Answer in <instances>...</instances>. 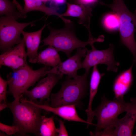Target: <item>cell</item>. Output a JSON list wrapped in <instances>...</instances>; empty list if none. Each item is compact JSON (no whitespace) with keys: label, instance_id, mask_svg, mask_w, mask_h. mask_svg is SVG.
I'll list each match as a JSON object with an SVG mask.
<instances>
[{"label":"cell","instance_id":"20","mask_svg":"<svg viewBox=\"0 0 136 136\" xmlns=\"http://www.w3.org/2000/svg\"><path fill=\"white\" fill-rule=\"evenodd\" d=\"M58 128H56L54 121V116L50 117L42 116L39 128V136H58Z\"/></svg>","mask_w":136,"mask_h":136},{"label":"cell","instance_id":"15","mask_svg":"<svg viewBox=\"0 0 136 136\" xmlns=\"http://www.w3.org/2000/svg\"><path fill=\"white\" fill-rule=\"evenodd\" d=\"M46 26L45 24L40 29L34 32L22 31L23 38L27 49L26 52L28 61L30 63H37L38 51L41 42L42 32Z\"/></svg>","mask_w":136,"mask_h":136},{"label":"cell","instance_id":"28","mask_svg":"<svg viewBox=\"0 0 136 136\" xmlns=\"http://www.w3.org/2000/svg\"><path fill=\"white\" fill-rule=\"evenodd\" d=\"M57 5H61L64 4L66 2L65 0H51Z\"/></svg>","mask_w":136,"mask_h":136},{"label":"cell","instance_id":"23","mask_svg":"<svg viewBox=\"0 0 136 136\" xmlns=\"http://www.w3.org/2000/svg\"><path fill=\"white\" fill-rule=\"evenodd\" d=\"M8 85L7 80L4 79L0 76V103H6L7 93V87Z\"/></svg>","mask_w":136,"mask_h":136},{"label":"cell","instance_id":"19","mask_svg":"<svg viewBox=\"0 0 136 136\" xmlns=\"http://www.w3.org/2000/svg\"><path fill=\"white\" fill-rule=\"evenodd\" d=\"M58 52L53 47L49 46L38 53L37 63L53 67H55L62 62Z\"/></svg>","mask_w":136,"mask_h":136},{"label":"cell","instance_id":"14","mask_svg":"<svg viewBox=\"0 0 136 136\" xmlns=\"http://www.w3.org/2000/svg\"><path fill=\"white\" fill-rule=\"evenodd\" d=\"M132 64L117 76L113 82V89L115 98L123 97L130 89L133 83Z\"/></svg>","mask_w":136,"mask_h":136},{"label":"cell","instance_id":"27","mask_svg":"<svg viewBox=\"0 0 136 136\" xmlns=\"http://www.w3.org/2000/svg\"><path fill=\"white\" fill-rule=\"evenodd\" d=\"M13 2L16 5L18 10L21 14L23 9L22 6L19 4L17 0H13Z\"/></svg>","mask_w":136,"mask_h":136},{"label":"cell","instance_id":"16","mask_svg":"<svg viewBox=\"0 0 136 136\" xmlns=\"http://www.w3.org/2000/svg\"><path fill=\"white\" fill-rule=\"evenodd\" d=\"M67 7L65 12L61 14L62 16L78 17L79 24H83L87 29L90 28V18L92 16L91 8L83 4L69 3H67Z\"/></svg>","mask_w":136,"mask_h":136},{"label":"cell","instance_id":"4","mask_svg":"<svg viewBox=\"0 0 136 136\" xmlns=\"http://www.w3.org/2000/svg\"><path fill=\"white\" fill-rule=\"evenodd\" d=\"M100 3L110 8L118 16L121 42L132 53L134 58V62L136 64V42L134 35L136 29L132 20V13L127 8L123 0H114L110 4L102 2Z\"/></svg>","mask_w":136,"mask_h":136},{"label":"cell","instance_id":"7","mask_svg":"<svg viewBox=\"0 0 136 136\" xmlns=\"http://www.w3.org/2000/svg\"><path fill=\"white\" fill-rule=\"evenodd\" d=\"M11 17L1 16L0 18V50L2 53L20 43L23 38L21 37L22 31L27 26L33 25L39 19L27 23H20Z\"/></svg>","mask_w":136,"mask_h":136},{"label":"cell","instance_id":"3","mask_svg":"<svg viewBox=\"0 0 136 136\" xmlns=\"http://www.w3.org/2000/svg\"><path fill=\"white\" fill-rule=\"evenodd\" d=\"M90 70L85 71L82 75L71 79L67 76L61 83L60 90L55 93H52L47 103L52 107H57L67 105H75L80 107L82 99L87 94L89 83L88 77Z\"/></svg>","mask_w":136,"mask_h":136},{"label":"cell","instance_id":"9","mask_svg":"<svg viewBox=\"0 0 136 136\" xmlns=\"http://www.w3.org/2000/svg\"><path fill=\"white\" fill-rule=\"evenodd\" d=\"M92 49H87L86 56L82 62L81 68H83L85 71L90 70L92 67L98 64H103L107 66L108 71L116 72L118 67L119 65L118 62L116 61L114 58L113 52L114 46L110 44L109 48L103 50H98L94 47L93 43L90 45Z\"/></svg>","mask_w":136,"mask_h":136},{"label":"cell","instance_id":"21","mask_svg":"<svg viewBox=\"0 0 136 136\" xmlns=\"http://www.w3.org/2000/svg\"><path fill=\"white\" fill-rule=\"evenodd\" d=\"M0 15L16 18H24L13 2L9 0H0Z\"/></svg>","mask_w":136,"mask_h":136},{"label":"cell","instance_id":"2","mask_svg":"<svg viewBox=\"0 0 136 136\" xmlns=\"http://www.w3.org/2000/svg\"><path fill=\"white\" fill-rule=\"evenodd\" d=\"M65 24L63 28L60 29H55L48 25L50 34L42 41L44 44L40 47L46 45L52 46L59 51L64 52L69 58L70 57L72 52L76 49L85 48L87 45H90L95 42H102L104 41V36H100L97 38H95L93 37L90 32L87 41H81L76 37L73 22L71 21Z\"/></svg>","mask_w":136,"mask_h":136},{"label":"cell","instance_id":"17","mask_svg":"<svg viewBox=\"0 0 136 136\" xmlns=\"http://www.w3.org/2000/svg\"><path fill=\"white\" fill-rule=\"evenodd\" d=\"M105 74L100 73L97 67V65L93 67L91 74L89 84V98L88 106L85 110L87 116L86 121L89 125H93L92 121L94 116L93 111L92 110V104L94 98L96 95L101 79Z\"/></svg>","mask_w":136,"mask_h":136},{"label":"cell","instance_id":"29","mask_svg":"<svg viewBox=\"0 0 136 136\" xmlns=\"http://www.w3.org/2000/svg\"><path fill=\"white\" fill-rule=\"evenodd\" d=\"M8 108V105L6 103H1L0 104V111H1L3 110Z\"/></svg>","mask_w":136,"mask_h":136},{"label":"cell","instance_id":"5","mask_svg":"<svg viewBox=\"0 0 136 136\" xmlns=\"http://www.w3.org/2000/svg\"><path fill=\"white\" fill-rule=\"evenodd\" d=\"M50 70V66L45 65L36 70L32 67L13 70L7 76L9 86L7 93L12 95L14 99H20L29 87L43 77L46 71Z\"/></svg>","mask_w":136,"mask_h":136},{"label":"cell","instance_id":"18","mask_svg":"<svg viewBox=\"0 0 136 136\" xmlns=\"http://www.w3.org/2000/svg\"><path fill=\"white\" fill-rule=\"evenodd\" d=\"M24 4L21 14L24 18L26 17L28 12L34 11H39L44 13L48 16L55 15L60 18L65 23L71 21L62 16L61 14L58 13L52 8L47 7L41 0H24Z\"/></svg>","mask_w":136,"mask_h":136},{"label":"cell","instance_id":"24","mask_svg":"<svg viewBox=\"0 0 136 136\" xmlns=\"http://www.w3.org/2000/svg\"><path fill=\"white\" fill-rule=\"evenodd\" d=\"M0 130L7 134L11 135L18 133L20 129L17 126L13 125L10 126L0 123Z\"/></svg>","mask_w":136,"mask_h":136},{"label":"cell","instance_id":"12","mask_svg":"<svg viewBox=\"0 0 136 136\" xmlns=\"http://www.w3.org/2000/svg\"><path fill=\"white\" fill-rule=\"evenodd\" d=\"M47 75V76L40 80L33 89L23 93L29 100L34 101L39 99L41 102L45 99L49 100L52 89L63 76L52 73Z\"/></svg>","mask_w":136,"mask_h":136},{"label":"cell","instance_id":"32","mask_svg":"<svg viewBox=\"0 0 136 136\" xmlns=\"http://www.w3.org/2000/svg\"><path fill=\"white\" fill-rule=\"evenodd\" d=\"M133 22L135 26H136V17L134 19Z\"/></svg>","mask_w":136,"mask_h":136},{"label":"cell","instance_id":"26","mask_svg":"<svg viewBox=\"0 0 136 136\" xmlns=\"http://www.w3.org/2000/svg\"><path fill=\"white\" fill-rule=\"evenodd\" d=\"M98 0H76L75 4L79 5L83 4L86 6L96 2Z\"/></svg>","mask_w":136,"mask_h":136},{"label":"cell","instance_id":"10","mask_svg":"<svg viewBox=\"0 0 136 136\" xmlns=\"http://www.w3.org/2000/svg\"><path fill=\"white\" fill-rule=\"evenodd\" d=\"M25 45L24 39L15 46L0 55V65L9 67L12 70L32 68L27 63V53L25 49Z\"/></svg>","mask_w":136,"mask_h":136},{"label":"cell","instance_id":"22","mask_svg":"<svg viewBox=\"0 0 136 136\" xmlns=\"http://www.w3.org/2000/svg\"><path fill=\"white\" fill-rule=\"evenodd\" d=\"M103 24L108 29L115 30L119 28L120 22L119 17L116 14L109 13L104 18Z\"/></svg>","mask_w":136,"mask_h":136},{"label":"cell","instance_id":"1","mask_svg":"<svg viewBox=\"0 0 136 136\" xmlns=\"http://www.w3.org/2000/svg\"><path fill=\"white\" fill-rule=\"evenodd\" d=\"M7 104L13 115V125L20 129L18 133L21 135L32 133L39 136L42 110L21 96L20 99Z\"/></svg>","mask_w":136,"mask_h":136},{"label":"cell","instance_id":"8","mask_svg":"<svg viewBox=\"0 0 136 136\" xmlns=\"http://www.w3.org/2000/svg\"><path fill=\"white\" fill-rule=\"evenodd\" d=\"M126 114L121 119L117 118L109 127L99 131V136H130L136 121V97L128 102Z\"/></svg>","mask_w":136,"mask_h":136},{"label":"cell","instance_id":"25","mask_svg":"<svg viewBox=\"0 0 136 136\" xmlns=\"http://www.w3.org/2000/svg\"><path fill=\"white\" fill-rule=\"evenodd\" d=\"M59 128H58V136H69V134L64 124V122L61 119H58Z\"/></svg>","mask_w":136,"mask_h":136},{"label":"cell","instance_id":"6","mask_svg":"<svg viewBox=\"0 0 136 136\" xmlns=\"http://www.w3.org/2000/svg\"><path fill=\"white\" fill-rule=\"evenodd\" d=\"M128 103L124 100L123 97L110 100L103 95L100 104L93 111V115L97 121L95 131H100L110 126L119 114L126 112Z\"/></svg>","mask_w":136,"mask_h":136},{"label":"cell","instance_id":"30","mask_svg":"<svg viewBox=\"0 0 136 136\" xmlns=\"http://www.w3.org/2000/svg\"><path fill=\"white\" fill-rule=\"evenodd\" d=\"M5 133L2 131H0V136H5L6 135H7L6 134H5L6 133Z\"/></svg>","mask_w":136,"mask_h":136},{"label":"cell","instance_id":"33","mask_svg":"<svg viewBox=\"0 0 136 136\" xmlns=\"http://www.w3.org/2000/svg\"><path fill=\"white\" fill-rule=\"evenodd\" d=\"M41 1H42L43 2H46L48 1H51V0H41Z\"/></svg>","mask_w":136,"mask_h":136},{"label":"cell","instance_id":"11","mask_svg":"<svg viewBox=\"0 0 136 136\" xmlns=\"http://www.w3.org/2000/svg\"><path fill=\"white\" fill-rule=\"evenodd\" d=\"M76 53L65 61L61 62L50 70L46 71L43 75L52 73L57 75H66L70 78H74L78 76L77 72L81 68V59L85 57L87 49L86 48H77Z\"/></svg>","mask_w":136,"mask_h":136},{"label":"cell","instance_id":"31","mask_svg":"<svg viewBox=\"0 0 136 136\" xmlns=\"http://www.w3.org/2000/svg\"><path fill=\"white\" fill-rule=\"evenodd\" d=\"M70 3L75 4L76 0H69Z\"/></svg>","mask_w":136,"mask_h":136},{"label":"cell","instance_id":"13","mask_svg":"<svg viewBox=\"0 0 136 136\" xmlns=\"http://www.w3.org/2000/svg\"><path fill=\"white\" fill-rule=\"evenodd\" d=\"M28 101L42 110L52 113L63 119L68 121L82 122L88 124V122L81 118L78 115L75 105H67L57 107H52L46 102L44 104L36 103L27 99Z\"/></svg>","mask_w":136,"mask_h":136}]
</instances>
